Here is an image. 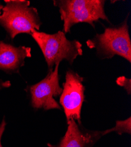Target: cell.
<instances>
[{"label":"cell","mask_w":131,"mask_h":147,"mask_svg":"<svg viewBox=\"0 0 131 147\" xmlns=\"http://www.w3.org/2000/svg\"><path fill=\"white\" fill-rule=\"evenodd\" d=\"M11 86V83L9 81H3L0 79V90L9 88Z\"/></svg>","instance_id":"obj_12"},{"label":"cell","mask_w":131,"mask_h":147,"mask_svg":"<svg viewBox=\"0 0 131 147\" xmlns=\"http://www.w3.org/2000/svg\"><path fill=\"white\" fill-rule=\"evenodd\" d=\"M6 126H7V122L5 120V117H4L1 124H0V147H3L1 143V140H2L3 134L5 130Z\"/></svg>","instance_id":"obj_11"},{"label":"cell","mask_w":131,"mask_h":147,"mask_svg":"<svg viewBox=\"0 0 131 147\" xmlns=\"http://www.w3.org/2000/svg\"><path fill=\"white\" fill-rule=\"evenodd\" d=\"M3 7H4V5H3V4L1 3H0V15L1 14V12Z\"/></svg>","instance_id":"obj_13"},{"label":"cell","mask_w":131,"mask_h":147,"mask_svg":"<svg viewBox=\"0 0 131 147\" xmlns=\"http://www.w3.org/2000/svg\"><path fill=\"white\" fill-rule=\"evenodd\" d=\"M116 83L118 85L123 87L128 94L130 95L131 93V80L130 78H127L125 76L118 77L116 79Z\"/></svg>","instance_id":"obj_10"},{"label":"cell","mask_w":131,"mask_h":147,"mask_svg":"<svg viewBox=\"0 0 131 147\" xmlns=\"http://www.w3.org/2000/svg\"><path fill=\"white\" fill-rule=\"evenodd\" d=\"M112 132H115L118 135H122L123 134H131V118L129 117L125 120L116 121L115 126L112 128L102 131L103 136H105Z\"/></svg>","instance_id":"obj_9"},{"label":"cell","mask_w":131,"mask_h":147,"mask_svg":"<svg viewBox=\"0 0 131 147\" xmlns=\"http://www.w3.org/2000/svg\"><path fill=\"white\" fill-rule=\"evenodd\" d=\"M53 4L59 9L65 34L80 22L88 23L94 28L95 22L100 20L110 22L105 14L103 0H54Z\"/></svg>","instance_id":"obj_3"},{"label":"cell","mask_w":131,"mask_h":147,"mask_svg":"<svg viewBox=\"0 0 131 147\" xmlns=\"http://www.w3.org/2000/svg\"><path fill=\"white\" fill-rule=\"evenodd\" d=\"M31 48L26 46L16 47L0 40V70L8 74H18L24 66L25 61L31 58Z\"/></svg>","instance_id":"obj_8"},{"label":"cell","mask_w":131,"mask_h":147,"mask_svg":"<svg viewBox=\"0 0 131 147\" xmlns=\"http://www.w3.org/2000/svg\"><path fill=\"white\" fill-rule=\"evenodd\" d=\"M31 35L41 49L48 71L63 60L72 65L77 57L83 54L82 44L76 40H68L62 31L53 34L35 31Z\"/></svg>","instance_id":"obj_2"},{"label":"cell","mask_w":131,"mask_h":147,"mask_svg":"<svg viewBox=\"0 0 131 147\" xmlns=\"http://www.w3.org/2000/svg\"><path fill=\"white\" fill-rule=\"evenodd\" d=\"M128 15L120 24L105 28L102 34H97L87 41L91 50L95 49L101 59H111L120 56L131 63V40L128 24Z\"/></svg>","instance_id":"obj_4"},{"label":"cell","mask_w":131,"mask_h":147,"mask_svg":"<svg viewBox=\"0 0 131 147\" xmlns=\"http://www.w3.org/2000/svg\"><path fill=\"white\" fill-rule=\"evenodd\" d=\"M84 80V78L73 70L66 72L59 103L64 109L67 121L74 119L78 124H82L81 109L85 98Z\"/></svg>","instance_id":"obj_6"},{"label":"cell","mask_w":131,"mask_h":147,"mask_svg":"<svg viewBox=\"0 0 131 147\" xmlns=\"http://www.w3.org/2000/svg\"><path fill=\"white\" fill-rule=\"evenodd\" d=\"M101 131L88 129L74 119L67 121V131L56 145L50 147H93L102 137Z\"/></svg>","instance_id":"obj_7"},{"label":"cell","mask_w":131,"mask_h":147,"mask_svg":"<svg viewBox=\"0 0 131 147\" xmlns=\"http://www.w3.org/2000/svg\"><path fill=\"white\" fill-rule=\"evenodd\" d=\"M59 64L55 65L54 69L48 71L43 80L35 84L27 85L25 91L33 109H42L45 111L54 109L61 110V106L55 99L60 96L62 91V88L59 85Z\"/></svg>","instance_id":"obj_5"},{"label":"cell","mask_w":131,"mask_h":147,"mask_svg":"<svg viewBox=\"0 0 131 147\" xmlns=\"http://www.w3.org/2000/svg\"><path fill=\"white\" fill-rule=\"evenodd\" d=\"M0 15V26L13 40L19 34L31 35L42 25L38 10L27 0H5Z\"/></svg>","instance_id":"obj_1"}]
</instances>
